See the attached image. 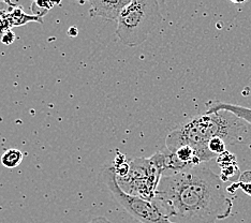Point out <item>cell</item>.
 I'll return each instance as SVG.
<instances>
[{
    "instance_id": "obj_1",
    "label": "cell",
    "mask_w": 251,
    "mask_h": 223,
    "mask_svg": "<svg viewBox=\"0 0 251 223\" xmlns=\"http://www.w3.org/2000/svg\"><path fill=\"white\" fill-rule=\"evenodd\" d=\"M152 202L171 223H217L233 211L224 182L206 163L163 175Z\"/></svg>"
},
{
    "instance_id": "obj_2",
    "label": "cell",
    "mask_w": 251,
    "mask_h": 223,
    "mask_svg": "<svg viewBox=\"0 0 251 223\" xmlns=\"http://www.w3.org/2000/svg\"><path fill=\"white\" fill-rule=\"evenodd\" d=\"M248 125L243 120L227 112L205 113L188 120L181 127L173 130L165 140V146L174 152L181 146H189L200 163H206L213 158L207 151L210 140L221 137L226 145L242 142Z\"/></svg>"
},
{
    "instance_id": "obj_3",
    "label": "cell",
    "mask_w": 251,
    "mask_h": 223,
    "mask_svg": "<svg viewBox=\"0 0 251 223\" xmlns=\"http://www.w3.org/2000/svg\"><path fill=\"white\" fill-rule=\"evenodd\" d=\"M162 20L158 1L131 0L118 17L116 36L127 47H139L161 24Z\"/></svg>"
},
{
    "instance_id": "obj_4",
    "label": "cell",
    "mask_w": 251,
    "mask_h": 223,
    "mask_svg": "<svg viewBox=\"0 0 251 223\" xmlns=\"http://www.w3.org/2000/svg\"><path fill=\"white\" fill-rule=\"evenodd\" d=\"M100 179L110 191L113 198L140 223H171L152 201H147L132 194L126 193L119 187L113 168H105L102 171Z\"/></svg>"
},
{
    "instance_id": "obj_5",
    "label": "cell",
    "mask_w": 251,
    "mask_h": 223,
    "mask_svg": "<svg viewBox=\"0 0 251 223\" xmlns=\"http://www.w3.org/2000/svg\"><path fill=\"white\" fill-rule=\"evenodd\" d=\"M128 174L117 178V182L126 193L152 201L155 197L160 178L163 176L151 158L135 159L129 162Z\"/></svg>"
},
{
    "instance_id": "obj_6",
    "label": "cell",
    "mask_w": 251,
    "mask_h": 223,
    "mask_svg": "<svg viewBox=\"0 0 251 223\" xmlns=\"http://www.w3.org/2000/svg\"><path fill=\"white\" fill-rule=\"evenodd\" d=\"M131 0H113V1H103V0H90V17L100 16L102 19L117 22L119 15L126 5Z\"/></svg>"
},
{
    "instance_id": "obj_7",
    "label": "cell",
    "mask_w": 251,
    "mask_h": 223,
    "mask_svg": "<svg viewBox=\"0 0 251 223\" xmlns=\"http://www.w3.org/2000/svg\"><path fill=\"white\" fill-rule=\"evenodd\" d=\"M220 111L231 113L232 115L243 120L244 123H246L247 124H251V108L249 107L233 104V103L213 102L209 104L206 113H215Z\"/></svg>"
},
{
    "instance_id": "obj_8",
    "label": "cell",
    "mask_w": 251,
    "mask_h": 223,
    "mask_svg": "<svg viewBox=\"0 0 251 223\" xmlns=\"http://www.w3.org/2000/svg\"><path fill=\"white\" fill-rule=\"evenodd\" d=\"M11 8H8L9 10H1L2 14L5 16V19L8 20L9 24L12 27H19L22 25L28 24L30 22H37V23H43L42 17H39L36 15H29L25 13L23 11L22 7H18V5L10 3Z\"/></svg>"
},
{
    "instance_id": "obj_9",
    "label": "cell",
    "mask_w": 251,
    "mask_h": 223,
    "mask_svg": "<svg viewBox=\"0 0 251 223\" xmlns=\"http://www.w3.org/2000/svg\"><path fill=\"white\" fill-rule=\"evenodd\" d=\"M23 158H24V153L21 150L15 149V148H11V149L5 150L1 156V164L7 169H14L22 163Z\"/></svg>"
},
{
    "instance_id": "obj_10",
    "label": "cell",
    "mask_w": 251,
    "mask_h": 223,
    "mask_svg": "<svg viewBox=\"0 0 251 223\" xmlns=\"http://www.w3.org/2000/svg\"><path fill=\"white\" fill-rule=\"evenodd\" d=\"M59 4V2H50V1H33L31 3V11L33 15L42 17L47 14L49 11L52 9L54 5Z\"/></svg>"
},
{
    "instance_id": "obj_11",
    "label": "cell",
    "mask_w": 251,
    "mask_h": 223,
    "mask_svg": "<svg viewBox=\"0 0 251 223\" xmlns=\"http://www.w3.org/2000/svg\"><path fill=\"white\" fill-rule=\"evenodd\" d=\"M219 177L222 180V182L229 181L232 178H235V177H239V168L237 163L232 164L230 167L221 169V175Z\"/></svg>"
},
{
    "instance_id": "obj_12",
    "label": "cell",
    "mask_w": 251,
    "mask_h": 223,
    "mask_svg": "<svg viewBox=\"0 0 251 223\" xmlns=\"http://www.w3.org/2000/svg\"><path fill=\"white\" fill-rule=\"evenodd\" d=\"M217 163L219 164V167L221 169H224L226 167H230L232 164H235L236 158L233 153L226 150L225 152H222L218 157H217Z\"/></svg>"
},
{
    "instance_id": "obj_13",
    "label": "cell",
    "mask_w": 251,
    "mask_h": 223,
    "mask_svg": "<svg viewBox=\"0 0 251 223\" xmlns=\"http://www.w3.org/2000/svg\"><path fill=\"white\" fill-rule=\"evenodd\" d=\"M236 189H241L245 193L248 194L249 197H251V181H238L236 184H233L231 187L227 188V191L233 192V190L235 191Z\"/></svg>"
},
{
    "instance_id": "obj_14",
    "label": "cell",
    "mask_w": 251,
    "mask_h": 223,
    "mask_svg": "<svg viewBox=\"0 0 251 223\" xmlns=\"http://www.w3.org/2000/svg\"><path fill=\"white\" fill-rule=\"evenodd\" d=\"M14 40H15V34L13 33L12 30L4 32L3 34L0 36V41H1V43H3L4 45L12 44L14 42Z\"/></svg>"
},
{
    "instance_id": "obj_15",
    "label": "cell",
    "mask_w": 251,
    "mask_h": 223,
    "mask_svg": "<svg viewBox=\"0 0 251 223\" xmlns=\"http://www.w3.org/2000/svg\"><path fill=\"white\" fill-rule=\"evenodd\" d=\"M88 223H112L110 220L103 216H99V217H96L93 220H90Z\"/></svg>"
},
{
    "instance_id": "obj_16",
    "label": "cell",
    "mask_w": 251,
    "mask_h": 223,
    "mask_svg": "<svg viewBox=\"0 0 251 223\" xmlns=\"http://www.w3.org/2000/svg\"><path fill=\"white\" fill-rule=\"evenodd\" d=\"M69 34H70V36H72V37H75L76 34H77V30H76V28L72 27L71 29H69Z\"/></svg>"
}]
</instances>
